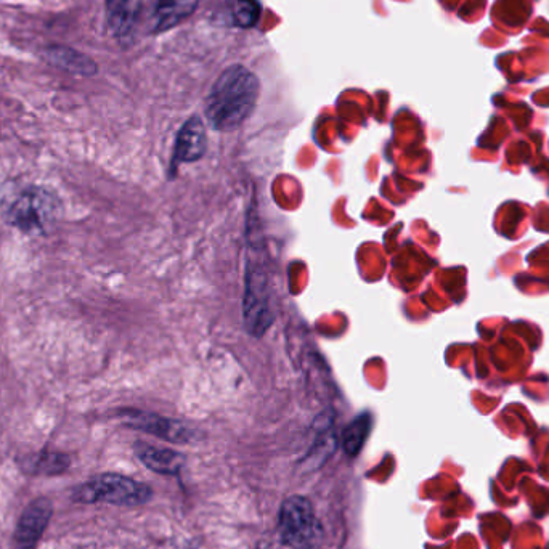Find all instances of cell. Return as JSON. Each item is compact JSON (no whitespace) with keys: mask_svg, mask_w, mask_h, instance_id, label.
<instances>
[{"mask_svg":"<svg viewBox=\"0 0 549 549\" xmlns=\"http://www.w3.org/2000/svg\"><path fill=\"white\" fill-rule=\"evenodd\" d=\"M259 79L244 66H230L220 74L206 102V118L216 131H235L253 113L259 98Z\"/></svg>","mask_w":549,"mask_h":549,"instance_id":"6da1fadb","label":"cell"},{"mask_svg":"<svg viewBox=\"0 0 549 549\" xmlns=\"http://www.w3.org/2000/svg\"><path fill=\"white\" fill-rule=\"evenodd\" d=\"M61 203L49 188L34 183H4L0 187V219L29 235L47 233L60 214Z\"/></svg>","mask_w":549,"mask_h":549,"instance_id":"7a4b0ae2","label":"cell"},{"mask_svg":"<svg viewBox=\"0 0 549 549\" xmlns=\"http://www.w3.org/2000/svg\"><path fill=\"white\" fill-rule=\"evenodd\" d=\"M151 497L153 492L147 484L113 472L87 480L73 492V500L84 505L140 506L148 503Z\"/></svg>","mask_w":549,"mask_h":549,"instance_id":"3957f363","label":"cell"},{"mask_svg":"<svg viewBox=\"0 0 549 549\" xmlns=\"http://www.w3.org/2000/svg\"><path fill=\"white\" fill-rule=\"evenodd\" d=\"M278 529L283 541L291 548H312L320 533V525L310 501L299 495L286 498L280 508Z\"/></svg>","mask_w":549,"mask_h":549,"instance_id":"277c9868","label":"cell"},{"mask_svg":"<svg viewBox=\"0 0 549 549\" xmlns=\"http://www.w3.org/2000/svg\"><path fill=\"white\" fill-rule=\"evenodd\" d=\"M270 289L267 270L261 261L251 257L246 273V291H244V325L253 336H262L269 330L273 317L270 314Z\"/></svg>","mask_w":549,"mask_h":549,"instance_id":"5b68a950","label":"cell"},{"mask_svg":"<svg viewBox=\"0 0 549 549\" xmlns=\"http://www.w3.org/2000/svg\"><path fill=\"white\" fill-rule=\"evenodd\" d=\"M122 423L132 427L135 431L147 432L151 436L172 442V444H192L196 439V432L188 424L177 419L164 418L139 410L121 411Z\"/></svg>","mask_w":549,"mask_h":549,"instance_id":"8992f818","label":"cell"},{"mask_svg":"<svg viewBox=\"0 0 549 549\" xmlns=\"http://www.w3.org/2000/svg\"><path fill=\"white\" fill-rule=\"evenodd\" d=\"M52 514L53 505L49 498H37L31 501L21 513L15 535H13V548L36 549L47 530Z\"/></svg>","mask_w":549,"mask_h":549,"instance_id":"52a82bcc","label":"cell"},{"mask_svg":"<svg viewBox=\"0 0 549 549\" xmlns=\"http://www.w3.org/2000/svg\"><path fill=\"white\" fill-rule=\"evenodd\" d=\"M142 12V0H106V18L111 33L122 44L131 41Z\"/></svg>","mask_w":549,"mask_h":549,"instance_id":"ba28073f","label":"cell"},{"mask_svg":"<svg viewBox=\"0 0 549 549\" xmlns=\"http://www.w3.org/2000/svg\"><path fill=\"white\" fill-rule=\"evenodd\" d=\"M208 147L206 129L200 118H192L183 124L175 142V163H193L203 158Z\"/></svg>","mask_w":549,"mask_h":549,"instance_id":"9c48e42d","label":"cell"},{"mask_svg":"<svg viewBox=\"0 0 549 549\" xmlns=\"http://www.w3.org/2000/svg\"><path fill=\"white\" fill-rule=\"evenodd\" d=\"M42 57L49 61L50 65L57 66L66 73L78 74V76H94L98 68L92 58L87 57L79 50L71 49L68 45L52 44L42 50Z\"/></svg>","mask_w":549,"mask_h":549,"instance_id":"30bf717a","label":"cell"},{"mask_svg":"<svg viewBox=\"0 0 549 549\" xmlns=\"http://www.w3.org/2000/svg\"><path fill=\"white\" fill-rule=\"evenodd\" d=\"M135 455L150 471L163 476H175L185 466V456L171 448L155 447V445L139 442L135 444Z\"/></svg>","mask_w":549,"mask_h":549,"instance_id":"8fae6325","label":"cell"},{"mask_svg":"<svg viewBox=\"0 0 549 549\" xmlns=\"http://www.w3.org/2000/svg\"><path fill=\"white\" fill-rule=\"evenodd\" d=\"M200 0H158L153 10V33H166L187 20Z\"/></svg>","mask_w":549,"mask_h":549,"instance_id":"7c38bea8","label":"cell"},{"mask_svg":"<svg viewBox=\"0 0 549 549\" xmlns=\"http://www.w3.org/2000/svg\"><path fill=\"white\" fill-rule=\"evenodd\" d=\"M21 471L28 476H60L70 469V456L58 452H37L18 461Z\"/></svg>","mask_w":549,"mask_h":549,"instance_id":"4fadbf2b","label":"cell"},{"mask_svg":"<svg viewBox=\"0 0 549 549\" xmlns=\"http://www.w3.org/2000/svg\"><path fill=\"white\" fill-rule=\"evenodd\" d=\"M370 431V415H360L346 427V431L342 434V447L346 450L347 455L357 456L360 453Z\"/></svg>","mask_w":549,"mask_h":549,"instance_id":"5bb4252c","label":"cell"},{"mask_svg":"<svg viewBox=\"0 0 549 549\" xmlns=\"http://www.w3.org/2000/svg\"><path fill=\"white\" fill-rule=\"evenodd\" d=\"M259 18V5L256 0H238L235 10V21L238 26L249 28Z\"/></svg>","mask_w":549,"mask_h":549,"instance_id":"9a60e30c","label":"cell"}]
</instances>
